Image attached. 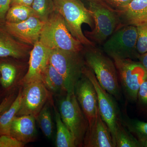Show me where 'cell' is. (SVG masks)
<instances>
[{
  "instance_id": "obj_16",
  "label": "cell",
  "mask_w": 147,
  "mask_h": 147,
  "mask_svg": "<svg viewBox=\"0 0 147 147\" xmlns=\"http://www.w3.org/2000/svg\"><path fill=\"white\" fill-rule=\"evenodd\" d=\"M117 13L120 28L125 26L137 27L147 22V0H132L126 8Z\"/></svg>"
},
{
  "instance_id": "obj_5",
  "label": "cell",
  "mask_w": 147,
  "mask_h": 147,
  "mask_svg": "<svg viewBox=\"0 0 147 147\" xmlns=\"http://www.w3.org/2000/svg\"><path fill=\"white\" fill-rule=\"evenodd\" d=\"M81 53L50 49L49 63L62 76L67 92H74L76 83L83 75L86 64Z\"/></svg>"
},
{
  "instance_id": "obj_11",
  "label": "cell",
  "mask_w": 147,
  "mask_h": 147,
  "mask_svg": "<svg viewBox=\"0 0 147 147\" xmlns=\"http://www.w3.org/2000/svg\"><path fill=\"white\" fill-rule=\"evenodd\" d=\"M74 93L89 124L94 120L98 110L97 94L93 84L83 74L74 87Z\"/></svg>"
},
{
  "instance_id": "obj_13",
  "label": "cell",
  "mask_w": 147,
  "mask_h": 147,
  "mask_svg": "<svg viewBox=\"0 0 147 147\" xmlns=\"http://www.w3.org/2000/svg\"><path fill=\"white\" fill-rule=\"evenodd\" d=\"M85 147H115L109 127L98 110L96 116L89 124L84 140Z\"/></svg>"
},
{
  "instance_id": "obj_22",
  "label": "cell",
  "mask_w": 147,
  "mask_h": 147,
  "mask_svg": "<svg viewBox=\"0 0 147 147\" xmlns=\"http://www.w3.org/2000/svg\"><path fill=\"white\" fill-rule=\"evenodd\" d=\"M35 14L31 7L15 5H12L9 9L6 16V22L18 23L26 21Z\"/></svg>"
},
{
  "instance_id": "obj_14",
  "label": "cell",
  "mask_w": 147,
  "mask_h": 147,
  "mask_svg": "<svg viewBox=\"0 0 147 147\" xmlns=\"http://www.w3.org/2000/svg\"><path fill=\"white\" fill-rule=\"evenodd\" d=\"M49 55L50 49L39 41L34 44L30 54L28 70L21 81L23 86L41 80L42 72L49 63Z\"/></svg>"
},
{
  "instance_id": "obj_23",
  "label": "cell",
  "mask_w": 147,
  "mask_h": 147,
  "mask_svg": "<svg viewBox=\"0 0 147 147\" xmlns=\"http://www.w3.org/2000/svg\"><path fill=\"white\" fill-rule=\"evenodd\" d=\"M121 121L139 142L147 138V122L129 118L124 114H121Z\"/></svg>"
},
{
  "instance_id": "obj_2",
  "label": "cell",
  "mask_w": 147,
  "mask_h": 147,
  "mask_svg": "<svg viewBox=\"0 0 147 147\" xmlns=\"http://www.w3.org/2000/svg\"><path fill=\"white\" fill-rule=\"evenodd\" d=\"M55 10L63 17L68 30L74 37L86 47L95 46L82 32V25L92 29L94 23L90 11L79 0H53Z\"/></svg>"
},
{
  "instance_id": "obj_19",
  "label": "cell",
  "mask_w": 147,
  "mask_h": 147,
  "mask_svg": "<svg viewBox=\"0 0 147 147\" xmlns=\"http://www.w3.org/2000/svg\"><path fill=\"white\" fill-rule=\"evenodd\" d=\"M57 127L56 146L57 147H76L75 140L61 118L57 108L53 105Z\"/></svg>"
},
{
  "instance_id": "obj_31",
  "label": "cell",
  "mask_w": 147,
  "mask_h": 147,
  "mask_svg": "<svg viewBox=\"0 0 147 147\" xmlns=\"http://www.w3.org/2000/svg\"><path fill=\"white\" fill-rule=\"evenodd\" d=\"M12 0H0V21L5 19Z\"/></svg>"
},
{
  "instance_id": "obj_8",
  "label": "cell",
  "mask_w": 147,
  "mask_h": 147,
  "mask_svg": "<svg viewBox=\"0 0 147 147\" xmlns=\"http://www.w3.org/2000/svg\"><path fill=\"white\" fill-rule=\"evenodd\" d=\"M119 79L128 100L137 101L139 88L147 79V72L140 62L131 59L114 58Z\"/></svg>"
},
{
  "instance_id": "obj_3",
  "label": "cell",
  "mask_w": 147,
  "mask_h": 147,
  "mask_svg": "<svg viewBox=\"0 0 147 147\" xmlns=\"http://www.w3.org/2000/svg\"><path fill=\"white\" fill-rule=\"evenodd\" d=\"M39 41L48 49L81 53L84 45L72 36L63 17L55 11L45 22Z\"/></svg>"
},
{
  "instance_id": "obj_10",
  "label": "cell",
  "mask_w": 147,
  "mask_h": 147,
  "mask_svg": "<svg viewBox=\"0 0 147 147\" xmlns=\"http://www.w3.org/2000/svg\"><path fill=\"white\" fill-rule=\"evenodd\" d=\"M22 99L17 116L30 115L36 119L40 110L51 97L41 80L24 85Z\"/></svg>"
},
{
  "instance_id": "obj_12",
  "label": "cell",
  "mask_w": 147,
  "mask_h": 147,
  "mask_svg": "<svg viewBox=\"0 0 147 147\" xmlns=\"http://www.w3.org/2000/svg\"><path fill=\"white\" fill-rule=\"evenodd\" d=\"M45 22L35 16L18 23L6 22L7 31L12 36L25 44L34 45L39 41Z\"/></svg>"
},
{
  "instance_id": "obj_34",
  "label": "cell",
  "mask_w": 147,
  "mask_h": 147,
  "mask_svg": "<svg viewBox=\"0 0 147 147\" xmlns=\"http://www.w3.org/2000/svg\"><path fill=\"white\" fill-rule=\"evenodd\" d=\"M138 60L142 64L147 72V52L143 55H140L138 58Z\"/></svg>"
},
{
  "instance_id": "obj_26",
  "label": "cell",
  "mask_w": 147,
  "mask_h": 147,
  "mask_svg": "<svg viewBox=\"0 0 147 147\" xmlns=\"http://www.w3.org/2000/svg\"><path fill=\"white\" fill-rule=\"evenodd\" d=\"M0 82L3 88H8L13 84L16 78L17 70L13 65L7 63L0 64Z\"/></svg>"
},
{
  "instance_id": "obj_27",
  "label": "cell",
  "mask_w": 147,
  "mask_h": 147,
  "mask_svg": "<svg viewBox=\"0 0 147 147\" xmlns=\"http://www.w3.org/2000/svg\"><path fill=\"white\" fill-rule=\"evenodd\" d=\"M137 48L140 55L147 52V22L137 26Z\"/></svg>"
},
{
  "instance_id": "obj_7",
  "label": "cell",
  "mask_w": 147,
  "mask_h": 147,
  "mask_svg": "<svg viewBox=\"0 0 147 147\" xmlns=\"http://www.w3.org/2000/svg\"><path fill=\"white\" fill-rule=\"evenodd\" d=\"M137 27L125 26L119 28L103 43V51L111 59H138Z\"/></svg>"
},
{
  "instance_id": "obj_1",
  "label": "cell",
  "mask_w": 147,
  "mask_h": 147,
  "mask_svg": "<svg viewBox=\"0 0 147 147\" xmlns=\"http://www.w3.org/2000/svg\"><path fill=\"white\" fill-rule=\"evenodd\" d=\"M83 56L86 64L93 71L101 87L116 100H120L122 96L121 87L113 60L96 46H86Z\"/></svg>"
},
{
  "instance_id": "obj_9",
  "label": "cell",
  "mask_w": 147,
  "mask_h": 147,
  "mask_svg": "<svg viewBox=\"0 0 147 147\" xmlns=\"http://www.w3.org/2000/svg\"><path fill=\"white\" fill-rule=\"evenodd\" d=\"M83 74L92 82L97 94L98 105L99 113L102 120L107 125L114 142L115 147L116 127L118 121L121 119V113L116 99L106 91L99 84L92 70L86 65Z\"/></svg>"
},
{
  "instance_id": "obj_17",
  "label": "cell",
  "mask_w": 147,
  "mask_h": 147,
  "mask_svg": "<svg viewBox=\"0 0 147 147\" xmlns=\"http://www.w3.org/2000/svg\"><path fill=\"white\" fill-rule=\"evenodd\" d=\"M7 31L0 29V57L20 59L26 57L29 46L16 41Z\"/></svg>"
},
{
  "instance_id": "obj_20",
  "label": "cell",
  "mask_w": 147,
  "mask_h": 147,
  "mask_svg": "<svg viewBox=\"0 0 147 147\" xmlns=\"http://www.w3.org/2000/svg\"><path fill=\"white\" fill-rule=\"evenodd\" d=\"M22 90H21L8 109L4 110L0 114V136L10 135L11 125L20 108Z\"/></svg>"
},
{
  "instance_id": "obj_24",
  "label": "cell",
  "mask_w": 147,
  "mask_h": 147,
  "mask_svg": "<svg viewBox=\"0 0 147 147\" xmlns=\"http://www.w3.org/2000/svg\"><path fill=\"white\" fill-rule=\"evenodd\" d=\"M50 100H48L36 119L42 133L48 139H51L53 133V123L51 116Z\"/></svg>"
},
{
  "instance_id": "obj_4",
  "label": "cell",
  "mask_w": 147,
  "mask_h": 147,
  "mask_svg": "<svg viewBox=\"0 0 147 147\" xmlns=\"http://www.w3.org/2000/svg\"><path fill=\"white\" fill-rule=\"evenodd\" d=\"M88 1L94 26L91 31L85 32L86 36L95 44H102L120 28L118 14L102 0Z\"/></svg>"
},
{
  "instance_id": "obj_18",
  "label": "cell",
  "mask_w": 147,
  "mask_h": 147,
  "mask_svg": "<svg viewBox=\"0 0 147 147\" xmlns=\"http://www.w3.org/2000/svg\"><path fill=\"white\" fill-rule=\"evenodd\" d=\"M41 80L51 93L59 94L67 92L62 76L49 63L42 72Z\"/></svg>"
},
{
  "instance_id": "obj_33",
  "label": "cell",
  "mask_w": 147,
  "mask_h": 147,
  "mask_svg": "<svg viewBox=\"0 0 147 147\" xmlns=\"http://www.w3.org/2000/svg\"><path fill=\"white\" fill-rule=\"evenodd\" d=\"M11 102V99L9 97L3 100L0 104V114L8 108V106L10 104Z\"/></svg>"
},
{
  "instance_id": "obj_32",
  "label": "cell",
  "mask_w": 147,
  "mask_h": 147,
  "mask_svg": "<svg viewBox=\"0 0 147 147\" xmlns=\"http://www.w3.org/2000/svg\"><path fill=\"white\" fill-rule=\"evenodd\" d=\"M34 0H12L11 4L12 5H20L31 7Z\"/></svg>"
},
{
  "instance_id": "obj_30",
  "label": "cell",
  "mask_w": 147,
  "mask_h": 147,
  "mask_svg": "<svg viewBox=\"0 0 147 147\" xmlns=\"http://www.w3.org/2000/svg\"><path fill=\"white\" fill-rule=\"evenodd\" d=\"M107 5L117 11V13L124 10L132 0H102Z\"/></svg>"
},
{
  "instance_id": "obj_28",
  "label": "cell",
  "mask_w": 147,
  "mask_h": 147,
  "mask_svg": "<svg viewBox=\"0 0 147 147\" xmlns=\"http://www.w3.org/2000/svg\"><path fill=\"white\" fill-rule=\"evenodd\" d=\"M137 100L140 108L147 113V79L139 88Z\"/></svg>"
},
{
  "instance_id": "obj_29",
  "label": "cell",
  "mask_w": 147,
  "mask_h": 147,
  "mask_svg": "<svg viewBox=\"0 0 147 147\" xmlns=\"http://www.w3.org/2000/svg\"><path fill=\"white\" fill-rule=\"evenodd\" d=\"M25 145L10 135L0 136V147H23Z\"/></svg>"
},
{
  "instance_id": "obj_35",
  "label": "cell",
  "mask_w": 147,
  "mask_h": 147,
  "mask_svg": "<svg viewBox=\"0 0 147 147\" xmlns=\"http://www.w3.org/2000/svg\"><path fill=\"white\" fill-rule=\"evenodd\" d=\"M141 147H147V138L140 141Z\"/></svg>"
},
{
  "instance_id": "obj_25",
  "label": "cell",
  "mask_w": 147,
  "mask_h": 147,
  "mask_svg": "<svg viewBox=\"0 0 147 147\" xmlns=\"http://www.w3.org/2000/svg\"><path fill=\"white\" fill-rule=\"evenodd\" d=\"M31 7L36 17L44 22L56 11L53 0H34Z\"/></svg>"
},
{
  "instance_id": "obj_15",
  "label": "cell",
  "mask_w": 147,
  "mask_h": 147,
  "mask_svg": "<svg viewBox=\"0 0 147 147\" xmlns=\"http://www.w3.org/2000/svg\"><path fill=\"white\" fill-rule=\"evenodd\" d=\"M36 121L32 116H16L11 125L10 136L25 144L34 142L36 136Z\"/></svg>"
},
{
  "instance_id": "obj_21",
  "label": "cell",
  "mask_w": 147,
  "mask_h": 147,
  "mask_svg": "<svg viewBox=\"0 0 147 147\" xmlns=\"http://www.w3.org/2000/svg\"><path fill=\"white\" fill-rule=\"evenodd\" d=\"M115 144L116 147H141L138 139L123 125L121 118L117 124Z\"/></svg>"
},
{
  "instance_id": "obj_6",
  "label": "cell",
  "mask_w": 147,
  "mask_h": 147,
  "mask_svg": "<svg viewBox=\"0 0 147 147\" xmlns=\"http://www.w3.org/2000/svg\"><path fill=\"white\" fill-rule=\"evenodd\" d=\"M59 111L63 121L73 135L76 147L83 146L89 123L74 92L66 93L60 100Z\"/></svg>"
}]
</instances>
